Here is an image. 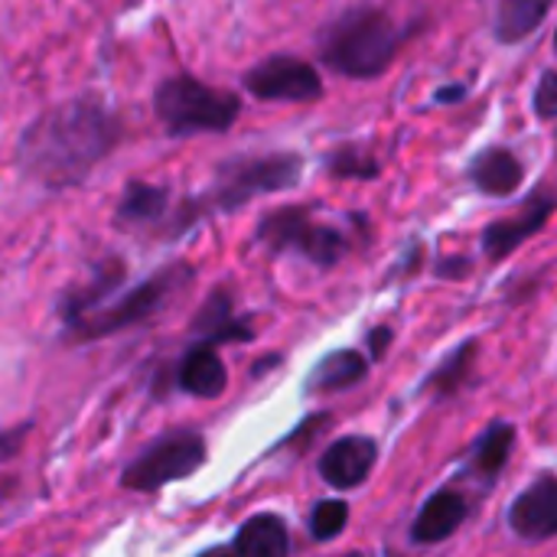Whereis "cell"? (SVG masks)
Segmentation results:
<instances>
[{
	"instance_id": "cell-26",
	"label": "cell",
	"mask_w": 557,
	"mask_h": 557,
	"mask_svg": "<svg viewBox=\"0 0 557 557\" xmlns=\"http://www.w3.org/2000/svg\"><path fill=\"white\" fill-rule=\"evenodd\" d=\"M26 434H29V428H26V424H23V428H13V431H3V434H0V463L13 460V457L20 454V447H23Z\"/></svg>"
},
{
	"instance_id": "cell-5",
	"label": "cell",
	"mask_w": 557,
	"mask_h": 557,
	"mask_svg": "<svg viewBox=\"0 0 557 557\" xmlns=\"http://www.w3.org/2000/svg\"><path fill=\"white\" fill-rule=\"evenodd\" d=\"M206 463V441L199 431H170L153 441L127 470L121 473V486L134 493H153L170 483L193 476Z\"/></svg>"
},
{
	"instance_id": "cell-28",
	"label": "cell",
	"mask_w": 557,
	"mask_h": 557,
	"mask_svg": "<svg viewBox=\"0 0 557 557\" xmlns=\"http://www.w3.org/2000/svg\"><path fill=\"white\" fill-rule=\"evenodd\" d=\"M463 95H467V88H463V85H450V88H441V91H437V101L450 104V101H460Z\"/></svg>"
},
{
	"instance_id": "cell-7",
	"label": "cell",
	"mask_w": 557,
	"mask_h": 557,
	"mask_svg": "<svg viewBox=\"0 0 557 557\" xmlns=\"http://www.w3.org/2000/svg\"><path fill=\"white\" fill-rule=\"evenodd\" d=\"M258 238L271 251H297L320 268H333L346 255V238L336 228L313 222L310 212L300 206L264 215L258 225Z\"/></svg>"
},
{
	"instance_id": "cell-29",
	"label": "cell",
	"mask_w": 557,
	"mask_h": 557,
	"mask_svg": "<svg viewBox=\"0 0 557 557\" xmlns=\"http://www.w3.org/2000/svg\"><path fill=\"white\" fill-rule=\"evenodd\" d=\"M199 557H235L232 548H209V552H202Z\"/></svg>"
},
{
	"instance_id": "cell-12",
	"label": "cell",
	"mask_w": 557,
	"mask_h": 557,
	"mask_svg": "<svg viewBox=\"0 0 557 557\" xmlns=\"http://www.w3.org/2000/svg\"><path fill=\"white\" fill-rule=\"evenodd\" d=\"M467 499L457 493V490H437L424 509L418 512L414 519V529H411V539L418 545H437V542H447L463 522H467Z\"/></svg>"
},
{
	"instance_id": "cell-3",
	"label": "cell",
	"mask_w": 557,
	"mask_h": 557,
	"mask_svg": "<svg viewBox=\"0 0 557 557\" xmlns=\"http://www.w3.org/2000/svg\"><path fill=\"white\" fill-rule=\"evenodd\" d=\"M157 114L170 134H222L242 114V101L232 91L196 82L193 75H173L157 88Z\"/></svg>"
},
{
	"instance_id": "cell-17",
	"label": "cell",
	"mask_w": 557,
	"mask_h": 557,
	"mask_svg": "<svg viewBox=\"0 0 557 557\" xmlns=\"http://www.w3.org/2000/svg\"><path fill=\"white\" fill-rule=\"evenodd\" d=\"M366 369H369V362L356 349H336L313 369L307 388L310 392H343V388L359 385L366 379Z\"/></svg>"
},
{
	"instance_id": "cell-2",
	"label": "cell",
	"mask_w": 557,
	"mask_h": 557,
	"mask_svg": "<svg viewBox=\"0 0 557 557\" xmlns=\"http://www.w3.org/2000/svg\"><path fill=\"white\" fill-rule=\"evenodd\" d=\"M398 29L388 13L375 7H359L333 20L320 36V55L330 69L349 78L382 75L398 52Z\"/></svg>"
},
{
	"instance_id": "cell-22",
	"label": "cell",
	"mask_w": 557,
	"mask_h": 557,
	"mask_svg": "<svg viewBox=\"0 0 557 557\" xmlns=\"http://www.w3.org/2000/svg\"><path fill=\"white\" fill-rule=\"evenodd\" d=\"M473 359H476V346H473V343H463L437 372H431L428 388H431L437 398L457 395V392L463 388V382L470 379V372H473Z\"/></svg>"
},
{
	"instance_id": "cell-18",
	"label": "cell",
	"mask_w": 557,
	"mask_h": 557,
	"mask_svg": "<svg viewBox=\"0 0 557 557\" xmlns=\"http://www.w3.org/2000/svg\"><path fill=\"white\" fill-rule=\"evenodd\" d=\"M121 274H124V268H121L117 261H108L85 287H75V290L65 297V304H62V320H65V326H72V323L85 320L88 313H95V310L101 307V300L121 284Z\"/></svg>"
},
{
	"instance_id": "cell-31",
	"label": "cell",
	"mask_w": 557,
	"mask_h": 557,
	"mask_svg": "<svg viewBox=\"0 0 557 557\" xmlns=\"http://www.w3.org/2000/svg\"><path fill=\"white\" fill-rule=\"evenodd\" d=\"M346 557H359V555H346Z\"/></svg>"
},
{
	"instance_id": "cell-6",
	"label": "cell",
	"mask_w": 557,
	"mask_h": 557,
	"mask_svg": "<svg viewBox=\"0 0 557 557\" xmlns=\"http://www.w3.org/2000/svg\"><path fill=\"white\" fill-rule=\"evenodd\" d=\"M297 176H300V157H294V153L235 160L219 170V180L202 202H209L212 209H238L255 196L290 189L297 183Z\"/></svg>"
},
{
	"instance_id": "cell-10",
	"label": "cell",
	"mask_w": 557,
	"mask_h": 557,
	"mask_svg": "<svg viewBox=\"0 0 557 557\" xmlns=\"http://www.w3.org/2000/svg\"><path fill=\"white\" fill-rule=\"evenodd\" d=\"M557 209L555 196H532L522 209V215L516 219H503V222H493L486 232H483V248L493 261H503L506 255H512L525 238H532L535 232L545 228V222L552 219V212Z\"/></svg>"
},
{
	"instance_id": "cell-14",
	"label": "cell",
	"mask_w": 557,
	"mask_h": 557,
	"mask_svg": "<svg viewBox=\"0 0 557 557\" xmlns=\"http://www.w3.org/2000/svg\"><path fill=\"white\" fill-rule=\"evenodd\" d=\"M470 176H473L480 193H486V196H509V193H516L522 186L525 170H522V163H519V157L512 150L490 147V150H483L473 160Z\"/></svg>"
},
{
	"instance_id": "cell-1",
	"label": "cell",
	"mask_w": 557,
	"mask_h": 557,
	"mask_svg": "<svg viewBox=\"0 0 557 557\" xmlns=\"http://www.w3.org/2000/svg\"><path fill=\"white\" fill-rule=\"evenodd\" d=\"M117 117L98 101H65L36 117L23 140L20 160L29 176L46 186L82 183L101 157L117 144Z\"/></svg>"
},
{
	"instance_id": "cell-11",
	"label": "cell",
	"mask_w": 557,
	"mask_h": 557,
	"mask_svg": "<svg viewBox=\"0 0 557 557\" xmlns=\"http://www.w3.org/2000/svg\"><path fill=\"white\" fill-rule=\"evenodd\" d=\"M375 441L369 437H339L336 444H330L320 457V476L336 486V490H352L362 486L366 476L375 467Z\"/></svg>"
},
{
	"instance_id": "cell-24",
	"label": "cell",
	"mask_w": 557,
	"mask_h": 557,
	"mask_svg": "<svg viewBox=\"0 0 557 557\" xmlns=\"http://www.w3.org/2000/svg\"><path fill=\"white\" fill-rule=\"evenodd\" d=\"M330 170H333L336 176L372 180V176L379 173V163H375V160H369V157H366V153H359V150H336V153L330 157Z\"/></svg>"
},
{
	"instance_id": "cell-19",
	"label": "cell",
	"mask_w": 557,
	"mask_h": 557,
	"mask_svg": "<svg viewBox=\"0 0 557 557\" xmlns=\"http://www.w3.org/2000/svg\"><path fill=\"white\" fill-rule=\"evenodd\" d=\"M552 0H503L499 13H496V36L499 42H522L525 36H532L542 20L548 16Z\"/></svg>"
},
{
	"instance_id": "cell-16",
	"label": "cell",
	"mask_w": 557,
	"mask_h": 557,
	"mask_svg": "<svg viewBox=\"0 0 557 557\" xmlns=\"http://www.w3.org/2000/svg\"><path fill=\"white\" fill-rule=\"evenodd\" d=\"M193 330L202 336L206 346H215V343H242V339H251L255 336L251 326L232 313V300H228L225 290H219V294H212L206 300V307L196 313Z\"/></svg>"
},
{
	"instance_id": "cell-9",
	"label": "cell",
	"mask_w": 557,
	"mask_h": 557,
	"mask_svg": "<svg viewBox=\"0 0 557 557\" xmlns=\"http://www.w3.org/2000/svg\"><path fill=\"white\" fill-rule=\"evenodd\" d=\"M509 529L525 542L557 535V476L535 480L509 509Z\"/></svg>"
},
{
	"instance_id": "cell-4",
	"label": "cell",
	"mask_w": 557,
	"mask_h": 557,
	"mask_svg": "<svg viewBox=\"0 0 557 557\" xmlns=\"http://www.w3.org/2000/svg\"><path fill=\"white\" fill-rule=\"evenodd\" d=\"M193 271L176 264V268H166L153 277H147L144 284H137L134 290H127L121 300L108 304V307H98L95 313H88L85 320L72 323V336L75 339H104V336H114L127 326H137L144 320H150L153 313H160L186 284H189Z\"/></svg>"
},
{
	"instance_id": "cell-30",
	"label": "cell",
	"mask_w": 557,
	"mask_h": 557,
	"mask_svg": "<svg viewBox=\"0 0 557 557\" xmlns=\"http://www.w3.org/2000/svg\"><path fill=\"white\" fill-rule=\"evenodd\" d=\"M555 49H557V33H555Z\"/></svg>"
},
{
	"instance_id": "cell-21",
	"label": "cell",
	"mask_w": 557,
	"mask_h": 557,
	"mask_svg": "<svg viewBox=\"0 0 557 557\" xmlns=\"http://www.w3.org/2000/svg\"><path fill=\"white\" fill-rule=\"evenodd\" d=\"M512 447H516V428H512V424H503V421L493 424V428L480 437V444H476V450H473V470L483 473L486 480H493V476L509 463Z\"/></svg>"
},
{
	"instance_id": "cell-23",
	"label": "cell",
	"mask_w": 557,
	"mask_h": 557,
	"mask_svg": "<svg viewBox=\"0 0 557 557\" xmlns=\"http://www.w3.org/2000/svg\"><path fill=\"white\" fill-rule=\"evenodd\" d=\"M346 522H349V506L339 503V499H326V503H320L313 509L310 532H313L317 542H333V539H339V532L346 529Z\"/></svg>"
},
{
	"instance_id": "cell-15",
	"label": "cell",
	"mask_w": 557,
	"mask_h": 557,
	"mask_svg": "<svg viewBox=\"0 0 557 557\" xmlns=\"http://www.w3.org/2000/svg\"><path fill=\"white\" fill-rule=\"evenodd\" d=\"M235 557H290L287 525L271 512L251 516L235 535Z\"/></svg>"
},
{
	"instance_id": "cell-27",
	"label": "cell",
	"mask_w": 557,
	"mask_h": 557,
	"mask_svg": "<svg viewBox=\"0 0 557 557\" xmlns=\"http://www.w3.org/2000/svg\"><path fill=\"white\" fill-rule=\"evenodd\" d=\"M388 339H392V330H375V333L369 336V346H372V356H375V359H379V356L385 352Z\"/></svg>"
},
{
	"instance_id": "cell-20",
	"label": "cell",
	"mask_w": 557,
	"mask_h": 557,
	"mask_svg": "<svg viewBox=\"0 0 557 557\" xmlns=\"http://www.w3.org/2000/svg\"><path fill=\"white\" fill-rule=\"evenodd\" d=\"M163 212H166V189L147 186V183H131L121 196L117 222L121 225H150Z\"/></svg>"
},
{
	"instance_id": "cell-8",
	"label": "cell",
	"mask_w": 557,
	"mask_h": 557,
	"mask_svg": "<svg viewBox=\"0 0 557 557\" xmlns=\"http://www.w3.org/2000/svg\"><path fill=\"white\" fill-rule=\"evenodd\" d=\"M245 88L261 101H317L323 95V82L317 69L294 55H271L258 62L245 75Z\"/></svg>"
},
{
	"instance_id": "cell-13",
	"label": "cell",
	"mask_w": 557,
	"mask_h": 557,
	"mask_svg": "<svg viewBox=\"0 0 557 557\" xmlns=\"http://www.w3.org/2000/svg\"><path fill=\"white\" fill-rule=\"evenodd\" d=\"M180 388L193 398H219L228 385L225 375V362L219 359V352L206 343L193 346L183 362H180V375H176Z\"/></svg>"
},
{
	"instance_id": "cell-25",
	"label": "cell",
	"mask_w": 557,
	"mask_h": 557,
	"mask_svg": "<svg viewBox=\"0 0 557 557\" xmlns=\"http://www.w3.org/2000/svg\"><path fill=\"white\" fill-rule=\"evenodd\" d=\"M535 111L539 117L552 121L557 117V72H545L539 78V88H535Z\"/></svg>"
}]
</instances>
